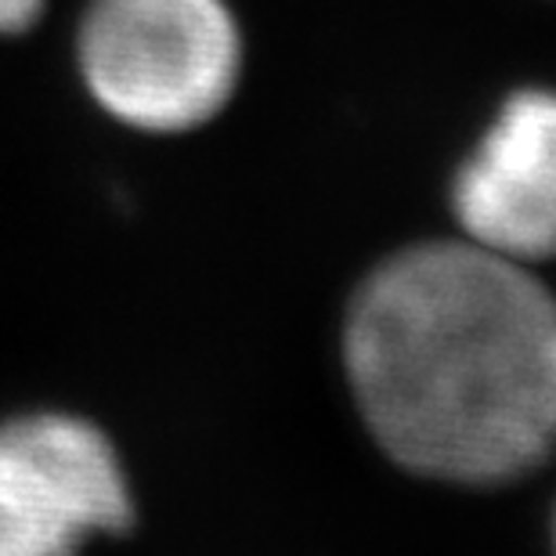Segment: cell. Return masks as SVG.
<instances>
[{
  "label": "cell",
  "mask_w": 556,
  "mask_h": 556,
  "mask_svg": "<svg viewBox=\"0 0 556 556\" xmlns=\"http://www.w3.org/2000/svg\"><path fill=\"white\" fill-rule=\"evenodd\" d=\"M343 362L397 466L503 484L556 448V296L466 239L394 253L351 300Z\"/></svg>",
  "instance_id": "6da1fadb"
},
{
  "label": "cell",
  "mask_w": 556,
  "mask_h": 556,
  "mask_svg": "<svg viewBox=\"0 0 556 556\" xmlns=\"http://www.w3.org/2000/svg\"><path fill=\"white\" fill-rule=\"evenodd\" d=\"M87 94L144 135L214 119L239 87L242 37L225 0H87L76 26Z\"/></svg>",
  "instance_id": "7a4b0ae2"
},
{
  "label": "cell",
  "mask_w": 556,
  "mask_h": 556,
  "mask_svg": "<svg viewBox=\"0 0 556 556\" xmlns=\"http://www.w3.org/2000/svg\"><path fill=\"white\" fill-rule=\"evenodd\" d=\"M130 520L124 463L94 422L70 413L0 422V556H76Z\"/></svg>",
  "instance_id": "3957f363"
},
{
  "label": "cell",
  "mask_w": 556,
  "mask_h": 556,
  "mask_svg": "<svg viewBox=\"0 0 556 556\" xmlns=\"http://www.w3.org/2000/svg\"><path fill=\"white\" fill-rule=\"evenodd\" d=\"M463 239L517 264L556 257V91L528 87L498 109L455 174Z\"/></svg>",
  "instance_id": "277c9868"
},
{
  "label": "cell",
  "mask_w": 556,
  "mask_h": 556,
  "mask_svg": "<svg viewBox=\"0 0 556 556\" xmlns=\"http://www.w3.org/2000/svg\"><path fill=\"white\" fill-rule=\"evenodd\" d=\"M48 8V0H0V37H18L33 29Z\"/></svg>",
  "instance_id": "5b68a950"
}]
</instances>
